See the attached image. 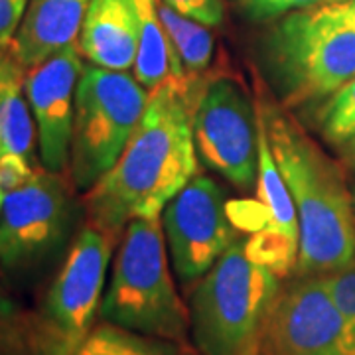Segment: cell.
Segmentation results:
<instances>
[{
    "label": "cell",
    "instance_id": "6da1fadb",
    "mask_svg": "<svg viewBox=\"0 0 355 355\" xmlns=\"http://www.w3.org/2000/svg\"><path fill=\"white\" fill-rule=\"evenodd\" d=\"M198 81L170 79L150 91L127 148L81 198L89 227L116 243L132 219L162 216L170 200L200 174L191 127Z\"/></svg>",
    "mask_w": 355,
    "mask_h": 355
},
{
    "label": "cell",
    "instance_id": "7a4b0ae2",
    "mask_svg": "<svg viewBox=\"0 0 355 355\" xmlns=\"http://www.w3.org/2000/svg\"><path fill=\"white\" fill-rule=\"evenodd\" d=\"M298 216L296 277H326L355 266V203L340 164L279 101H254Z\"/></svg>",
    "mask_w": 355,
    "mask_h": 355
},
{
    "label": "cell",
    "instance_id": "3957f363",
    "mask_svg": "<svg viewBox=\"0 0 355 355\" xmlns=\"http://www.w3.org/2000/svg\"><path fill=\"white\" fill-rule=\"evenodd\" d=\"M261 60L284 109L324 101L355 76V28L334 0L296 10L275 20Z\"/></svg>",
    "mask_w": 355,
    "mask_h": 355
},
{
    "label": "cell",
    "instance_id": "277c9868",
    "mask_svg": "<svg viewBox=\"0 0 355 355\" xmlns=\"http://www.w3.org/2000/svg\"><path fill=\"white\" fill-rule=\"evenodd\" d=\"M280 277L237 239L190 296V340L200 355H259Z\"/></svg>",
    "mask_w": 355,
    "mask_h": 355
},
{
    "label": "cell",
    "instance_id": "5b68a950",
    "mask_svg": "<svg viewBox=\"0 0 355 355\" xmlns=\"http://www.w3.org/2000/svg\"><path fill=\"white\" fill-rule=\"evenodd\" d=\"M160 217L132 219L114 257L103 322L170 342L190 343V312L172 275Z\"/></svg>",
    "mask_w": 355,
    "mask_h": 355
},
{
    "label": "cell",
    "instance_id": "8992f818",
    "mask_svg": "<svg viewBox=\"0 0 355 355\" xmlns=\"http://www.w3.org/2000/svg\"><path fill=\"white\" fill-rule=\"evenodd\" d=\"M150 91L130 71L85 65L76 91L69 176L77 191L95 186L137 132Z\"/></svg>",
    "mask_w": 355,
    "mask_h": 355
},
{
    "label": "cell",
    "instance_id": "52a82bcc",
    "mask_svg": "<svg viewBox=\"0 0 355 355\" xmlns=\"http://www.w3.org/2000/svg\"><path fill=\"white\" fill-rule=\"evenodd\" d=\"M76 186L65 172L40 166L30 184L2 198L0 268L12 279H30L77 235L79 214Z\"/></svg>",
    "mask_w": 355,
    "mask_h": 355
},
{
    "label": "cell",
    "instance_id": "ba28073f",
    "mask_svg": "<svg viewBox=\"0 0 355 355\" xmlns=\"http://www.w3.org/2000/svg\"><path fill=\"white\" fill-rule=\"evenodd\" d=\"M113 247L99 229L77 231L38 314L46 355H73L95 328Z\"/></svg>",
    "mask_w": 355,
    "mask_h": 355
},
{
    "label": "cell",
    "instance_id": "9c48e42d",
    "mask_svg": "<svg viewBox=\"0 0 355 355\" xmlns=\"http://www.w3.org/2000/svg\"><path fill=\"white\" fill-rule=\"evenodd\" d=\"M191 127L200 162L241 190L257 186L259 125L257 109L231 76L200 77Z\"/></svg>",
    "mask_w": 355,
    "mask_h": 355
},
{
    "label": "cell",
    "instance_id": "30bf717a",
    "mask_svg": "<svg viewBox=\"0 0 355 355\" xmlns=\"http://www.w3.org/2000/svg\"><path fill=\"white\" fill-rule=\"evenodd\" d=\"M162 231L174 275L186 286L196 284L237 241L225 191L202 174L166 205Z\"/></svg>",
    "mask_w": 355,
    "mask_h": 355
},
{
    "label": "cell",
    "instance_id": "8fae6325",
    "mask_svg": "<svg viewBox=\"0 0 355 355\" xmlns=\"http://www.w3.org/2000/svg\"><path fill=\"white\" fill-rule=\"evenodd\" d=\"M259 355H355L345 320L320 277L280 286Z\"/></svg>",
    "mask_w": 355,
    "mask_h": 355
},
{
    "label": "cell",
    "instance_id": "7c38bea8",
    "mask_svg": "<svg viewBox=\"0 0 355 355\" xmlns=\"http://www.w3.org/2000/svg\"><path fill=\"white\" fill-rule=\"evenodd\" d=\"M83 67L76 42L26 71L24 89L38 132L40 162L50 172L69 174L76 91Z\"/></svg>",
    "mask_w": 355,
    "mask_h": 355
},
{
    "label": "cell",
    "instance_id": "4fadbf2b",
    "mask_svg": "<svg viewBox=\"0 0 355 355\" xmlns=\"http://www.w3.org/2000/svg\"><path fill=\"white\" fill-rule=\"evenodd\" d=\"M257 109V107H254ZM259 125V176L257 196L263 209V227L247 241L251 257L266 265L280 279L296 270L300 227L288 186L280 174V168L270 148L265 121L257 111Z\"/></svg>",
    "mask_w": 355,
    "mask_h": 355
},
{
    "label": "cell",
    "instance_id": "5bb4252c",
    "mask_svg": "<svg viewBox=\"0 0 355 355\" xmlns=\"http://www.w3.org/2000/svg\"><path fill=\"white\" fill-rule=\"evenodd\" d=\"M139 34L135 0H91L77 44L91 65L132 71L139 53Z\"/></svg>",
    "mask_w": 355,
    "mask_h": 355
},
{
    "label": "cell",
    "instance_id": "9a60e30c",
    "mask_svg": "<svg viewBox=\"0 0 355 355\" xmlns=\"http://www.w3.org/2000/svg\"><path fill=\"white\" fill-rule=\"evenodd\" d=\"M91 0H30L10 50L32 69L53 53L76 44Z\"/></svg>",
    "mask_w": 355,
    "mask_h": 355
},
{
    "label": "cell",
    "instance_id": "2e32d148",
    "mask_svg": "<svg viewBox=\"0 0 355 355\" xmlns=\"http://www.w3.org/2000/svg\"><path fill=\"white\" fill-rule=\"evenodd\" d=\"M26 71L10 48L0 50V150L36 164L38 132L26 97Z\"/></svg>",
    "mask_w": 355,
    "mask_h": 355
},
{
    "label": "cell",
    "instance_id": "e0dca14e",
    "mask_svg": "<svg viewBox=\"0 0 355 355\" xmlns=\"http://www.w3.org/2000/svg\"><path fill=\"white\" fill-rule=\"evenodd\" d=\"M135 6L139 14L140 34L132 73L140 85L153 91L170 79H184V67L160 22L158 0H135Z\"/></svg>",
    "mask_w": 355,
    "mask_h": 355
},
{
    "label": "cell",
    "instance_id": "ac0fdd59",
    "mask_svg": "<svg viewBox=\"0 0 355 355\" xmlns=\"http://www.w3.org/2000/svg\"><path fill=\"white\" fill-rule=\"evenodd\" d=\"M158 14L186 77H202L214 55L211 28L180 14L172 6H168L164 0H158Z\"/></svg>",
    "mask_w": 355,
    "mask_h": 355
},
{
    "label": "cell",
    "instance_id": "d6986e66",
    "mask_svg": "<svg viewBox=\"0 0 355 355\" xmlns=\"http://www.w3.org/2000/svg\"><path fill=\"white\" fill-rule=\"evenodd\" d=\"M73 355H193L190 343H178L144 336L114 326L97 324Z\"/></svg>",
    "mask_w": 355,
    "mask_h": 355
},
{
    "label": "cell",
    "instance_id": "ffe728a7",
    "mask_svg": "<svg viewBox=\"0 0 355 355\" xmlns=\"http://www.w3.org/2000/svg\"><path fill=\"white\" fill-rule=\"evenodd\" d=\"M0 355H46L38 316H28L0 280Z\"/></svg>",
    "mask_w": 355,
    "mask_h": 355
},
{
    "label": "cell",
    "instance_id": "44dd1931",
    "mask_svg": "<svg viewBox=\"0 0 355 355\" xmlns=\"http://www.w3.org/2000/svg\"><path fill=\"white\" fill-rule=\"evenodd\" d=\"M320 135L334 146H343L355 137V76L326 97L316 113Z\"/></svg>",
    "mask_w": 355,
    "mask_h": 355
},
{
    "label": "cell",
    "instance_id": "7402d4cb",
    "mask_svg": "<svg viewBox=\"0 0 355 355\" xmlns=\"http://www.w3.org/2000/svg\"><path fill=\"white\" fill-rule=\"evenodd\" d=\"M320 279L331 296L334 304L342 312L345 326H347V334H349L352 349L355 354V266L331 272V275L320 277Z\"/></svg>",
    "mask_w": 355,
    "mask_h": 355
},
{
    "label": "cell",
    "instance_id": "603a6c76",
    "mask_svg": "<svg viewBox=\"0 0 355 355\" xmlns=\"http://www.w3.org/2000/svg\"><path fill=\"white\" fill-rule=\"evenodd\" d=\"M231 2L251 22H275L286 14L326 4L331 0H231Z\"/></svg>",
    "mask_w": 355,
    "mask_h": 355
},
{
    "label": "cell",
    "instance_id": "cb8c5ba5",
    "mask_svg": "<svg viewBox=\"0 0 355 355\" xmlns=\"http://www.w3.org/2000/svg\"><path fill=\"white\" fill-rule=\"evenodd\" d=\"M38 168V164H32L20 154L0 150V196L4 198L12 191L24 188L26 184L34 180Z\"/></svg>",
    "mask_w": 355,
    "mask_h": 355
},
{
    "label": "cell",
    "instance_id": "d4e9b609",
    "mask_svg": "<svg viewBox=\"0 0 355 355\" xmlns=\"http://www.w3.org/2000/svg\"><path fill=\"white\" fill-rule=\"evenodd\" d=\"M180 14L216 28L223 22V0H164Z\"/></svg>",
    "mask_w": 355,
    "mask_h": 355
},
{
    "label": "cell",
    "instance_id": "484cf974",
    "mask_svg": "<svg viewBox=\"0 0 355 355\" xmlns=\"http://www.w3.org/2000/svg\"><path fill=\"white\" fill-rule=\"evenodd\" d=\"M30 0H0V50L10 48Z\"/></svg>",
    "mask_w": 355,
    "mask_h": 355
},
{
    "label": "cell",
    "instance_id": "4316f807",
    "mask_svg": "<svg viewBox=\"0 0 355 355\" xmlns=\"http://www.w3.org/2000/svg\"><path fill=\"white\" fill-rule=\"evenodd\" d=\"M340 12L345 16V20L355 28V0H334Z\"/></svg>",
    "mask_w": 355,
    "mask_h": 355
},
{
    "label": "cell",
    "instance_id": "83f0119b",
    "mask_svg": "<svg viewBox=\"0 0 355 355\" xmlns=\"http://www.w3.org/2000/svg\"><path fill=\"white\" fill-rule=\"evenodd\" d=\"M343 154H345V160L355 168V137L349 142H345L342 146Z\"/></svg>",
    "mask_w": 355,
    "mask_h": 355
},
{
    "label": "cell",
    "instance_id": "f1b7e54d",
    "mask_svg": "<svg viewBox=\"0 0 355 355\" xmlns=\"http://www.w3.org/2000/svg\"><path fill=\"white\" fill-rule=\"evenodd\" d=\"M0 205H2V196H0Z\"/></svg>",
    "mask_w": 355,
    "mask_h": 355
},
{
    "label": "cell",
    "instance_id": "f546056e",
    "mask_svg": "<svg viewBox=\"0 0 355 355\" xmlns=\"http://www.w3.org/2000/svg\"><path fill=\"white\" fill-rule=\"evenodd\" d=\"M354 203H355V193H354Z\"/></svg>",
    "mask_w": 355,
    "mask_h": 355
}]
</instances>
